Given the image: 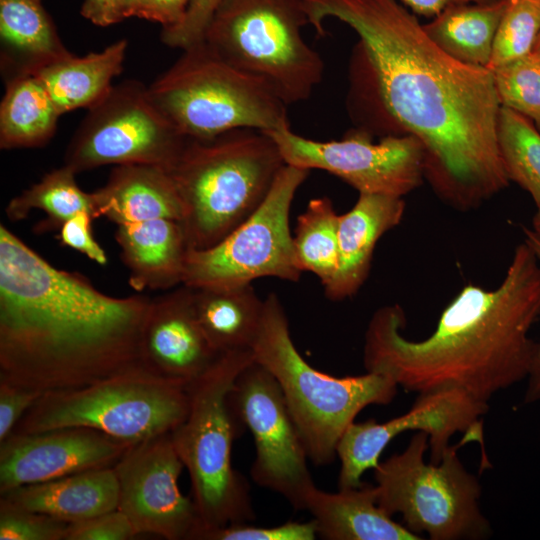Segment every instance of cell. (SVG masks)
<instances>
[{"label": "cell", "instance_id": "1", "mask_svg": "<svg viewBox=\"0 0 540 540\" xmlns=\"http://www.w3.org/2000/svg\"><path fill=\"white\" fill-rule=\"evenodd\" d=\"M302 3L318 35L329 17L357 33L388 115L422 143L424 176L445 203L472 210L508 186L490 69L447 54L397 0Z\"/></svg>", "mask_w": 540, "mask_h": 540}, {"label": "cell", "instance_id": "2", "mask_svg": "<svg viewBox=\"0 0 540 540\" xmlns=\"http://www.w3.org/2000/svg\"><path fill=\"white\" fill-rule=\"evenodd\" d=\"M150 298L109 296L0 225V381L43 393L141 366Z\"/></svg>", "mask_w": 540, "mask_h": 540}, {"label": "cell", "instance_id": "3", "mask_svg": "<svg viewBox=\"0 0 540 540\" xmlns=\"http://www.w3.org/2000/svg\"><path fill=\"white\" fill-rule=\"evenodd\" d=\"M538 318L540 263L524 240L495 289L466 285L422 340L403 335L406 316L399 304L376 310L364 336V366L409 392L455 388L488 403L526 380L540 347L530 337Z\"/></svg>", "mask_w": 540, "mask_h": 540}, {"label": "cell", "instance_id": "4", "mask_svg": "<svg viewBox=\"0 0 540 540\" xmlns=\"http://www.w3.org/2000/svg\"><path fill=\"white\" fill-rule=\"evenodd\" d=\"M286 165L273 137L236 128L212 138L186 139L167 168L183 205L190 249L214 246L265 200Z\"/></svg>", "mask_w": 540, "mask_h": 540}, {"label": "cell", "instance_id": "5", "mask_svg": "<svg viewBox=\"0 0 540 540\" xmlns=\"http://www.w3.org/2000/svg\"><path fill=\"white\" fill-rule=\"evenodd\" d=\"M252 353L279 384L309 460L318 466L334 460L340 437L365 407L389 404L399 387L381 372L335 377L312 367L297 350L285 310L273 293L264 299Z\"/></svg>", "mask_w": 540, "mask_h": 540}, {"label": "cell", "instance_id": "6", "mask_svg": "<svg viewBox=\"0 0 540 540\" xmlns=\"http://www.w3.org/2000/svg\"><path fill=\"white\" fill-rule=\"evenodd\" d=\"M252 361V350L225 353L205 374L187 385L189 409L171 432L188 470L200 536L255 519L249 484L232 466V445L244 431L229 401L239 373Z\"/></svg>", "mask_w": 540, "mask_h": 540}, {"label": "cell", "instance_id": "7", "mask_svg": "<svg viewBox=\"0 0 540 540\" xmlns=\"http://www.w3.org/2000/svg\"><path fill=\"white\" fill-rule=\"evenodd\" d=\"M147 89L155 106L188 138H212L236 128L271 132L290 127L288 105L205 41L183 49Z\"/></svg>", "mask_w": 540, "mask_h": 540}, {"label": "cell", "instance_id": "8", "mask_svg": "<svg viewBox=\"0 0 540 540\" xmlns=\"http://www.w3.org/2000/svg\"><path fill=\"white\" fill-rule=\"evenodd\" d=\"M307 24L302 0H223L203 41L289 106L307 100L324 74L321 56L303 38Z\"/></svg>", "mask_w": 540, "mask_h": 540}, {"label": "cell", "instance_id": "9", "mask_svg": "<svg viewBox=\"0 0 540 540\" xmlns=\"http://www.w3.org/2000/svg\"><path fill=\"white\" fill-rule=\"evenodd\" d=\"M466 441L450 445L438 463H426L429 436L416 431L406 448L379 462L374 470L378 505L400 514L414 533L432 540H479L491 534L480 505L481 485L458 456Z\"/></svg>", "mask_w": 540, "mask_h": 540}, {"label": "cell", "instance_id": "10", "mask_svg": "<svg viewBox=\"0 0 540 540\" xmlns=\"http://www.w3.org/2000/svg\"><path fill=\"white\" fill-rule=\"evenodd\" d=\"M188 409L187 386L139 366L80 388L44 393L12 433L87 427L134 444L172 432Z\"/></svg>", "mask_w": 540, "mask_h": 540}, {"label": "cell", "instance_id": "11", "mask_svg": "<svg viewBox=\"0 0 540 540\" xmlns=\"http://www.w3.org/2000/svg\"><path fill=\"white\" fill-rule=\"evenodd\" d=\"M310 170L286 164L261 205L214 246L190 249L183 284L192 288L232 287L264 277L298 281L289 215Z\"/></svg>", "mask_w": 540, "mask_h": 540}, {"label": "cell", "instance_id": "12", "mask_svg": "<svg viewBox=\"0 0 540 540\" xmlns=\"http://www.w3.org/2000/svg\"><path fill=\"white\" fill-rule=\"evenodd\" d=\"M186 139L155 106L146 86L126 80L88 108L67 147L64 165L77 174L110 164L169 168Z\"/></svg>", "mask_w": 540, "mask_h": 540}, {"label": "cell", "instance_id": "13", "mask_svg": "<svg viewBox=\"0 0 540 540\" xmlns=\"http://www.w3.org/2000/svg\"><path fill=\"white\" fill-rule=\"evenodd\" d=\"M286 164L333 174L359 194L401 197L418 188L424 176L425 151L413 135L393 134L373 142L357 129L340 140L317 141L290 127L268 132Z\"/></svg>", "mask_w": 540, "mask_h": 540}, {"label": "cell", "instance_id": "14", "mask_svg": "<svg viewBox=\"0 0 540 540\" xmlns=\"http://www.w3.org/2000/svg\"><path fill=\"white\" fill-rule=\"evenodd\" d=\"M229 401L254 439L253 481L280 494L295 509L305 510L315 484L305 445L276 379L254 360L237 376Z\"/></svg>", "mask_w": 540, "mask_h": 540}, {"label": "cell", "instance_id": "15", "mask_svg": "<svg viewBox=\"0 0 540 540\" xmlns=\"http://www.w3.org/2000/svg\"><path fill=\"white\" fill-rule=\"evenodd\" d=\"M488 403L462 390L444 388L418 394L410 409L389 421L353 422L340 437L336 456L340 460L339 489L361 486V477L374 469L387 445L406 431H423L429 436L431 462L438 463L456 433L482 440L481 417Z\"/></svg>", "mask_w": 540, "mask_h": 540}, {"label": "cell", "instance_id": "16", "mask_svg": "<svg viewBox=\"0 0 540 540\" xmlns=\"http://www.w3.org/2000/svg\"><path fill=\"white\" fill-rule=\"evenodd\" d=\"M119 486L118 509L138 535L196 540L200 519L178 479L184 468L171 432L132 444L113 466Z\"/></svg>", "mask_w": 540, "mask_h": 540}, {"label": "cell", "instance_id": "17", "mask_svg": "<svg viewBox=\"0 0 540 540\" xmlns=\"http://www.w3.org/2000/svg\"><path fill=\"white\" fill-rule=\"evenodd\" d=\"M131 445L87 427L12 433L0 443V494L24 485L114 466Z\"/></svg>", "mask_w": 540, "mask_h": 540}, {"label": "cell", "instance_id": "18", "mask_svg": "<svg viewBox=\"0 0 540 540\" xmlns=\"http://www.w3.org/2000/svg\"><path fill=\"white\" fill-rule=\"evenodd\" d=\"M139 355L147 371L184 386L221 358L223 354L212 346L196 318L189 287L180 285L150 300Z\"/></svg>", "mask_w": 540, "mask_h": 540}, {"label": "cell", "instance_id": "19", "mask_svg": "<svg viewBox=\"0 0 540 540\" xmlns=\"http://www.w3.org/2000/svg\"><path fill=\"white\" fill-rule=\"evenodd\" d=\"M406 205L401 197L359 194L354 206L339 215L338 267L324 286L333 301L355 295L366 281L379 239L400 224Z\"/></svg>", "mask_w": 540, "mask_h": 540}, {"label": "cell", "instance_id": "20", "mask_svg": "<svg viewBox=\"0 0 540 540\" xmlns=\"http://www.w3.org/2000/svg\"><path fill=\"white\" fill-rule=\"evenodd\" d=\"M115 240L134 290L169 291L183 284L190 247L180 221L162 218L118 224Z\"/></svg>", "mask_w": 540, "mask_h": 540}, {"label": "cell", "instance_id": "21", "mask_svg": "<svg viewBox=\"0 0 540 540\" xmlns=\"http://www.w3.org/2000/svg\"><path fill=\"white\" fill-rule=\"evenodd\" d=\"M92 198L94 217H105L116 225L162 218L181 222L183 217L176 185L161 165H116Z\"/></svg>", "mask_w": 540, "mask_h": 540}, {"label": "cell", "instance_id": "22", "mask_svg": "<svg viewBox=\"0 0 540 540\" xmlns=\"http://www.w3.org/2000/svg\"><path fill=\"white\" fill-rule=\"evenodd\" d=\"M0 495L10 504L71 524L118 509L119 486L110 466L20 486Z\"/></svg>", "mask_w": 540, "mask_h": 540}, {"label": "cell", "instance_id": "23", "mask_svg": "<svg viewBox=\"0 0 540 540\" xmlns=\"http://www.w3.org/2000/svg\"><path fill=\"white\" fill-rule=\"evenodd\" d=\"M305 510L326 540H422L405 525L392 519L377 503L375 486L363 483L356 488L329 493L316 486L308 493Z\"/></svg>", "mask_w": 540, "mask_h": 540}, {"label": "cell", "instance_id": "24", "mask_svg": "<svg viewBox=\"0 0 540 540\" xmlns=\"http://www.w3.org/2000/svg\"><path fill=\"white\" fill-rule=\"evenodd\" d=\"M0 38L6 80L33 74L71 55L37 0H0Z\"/></svg>", "mask_w": 540, "mask_h": 540}, {"label": "cell", "instance_id": "25", "mask_svg": "<svg viewBox=\"0 0 540 540\" xmlns=\"http://www.w3.org/2000/svg\"><path fill=\"white\" fill-rule=\"evenodd\" d=\"M189 288L196 318L218 352L252 350L264 312L252 284Z\"/></svg>", "mask_w": 540, "mask_h": 540}, {"label": "cell", "instance_id": "26", "mask_svg": "<svg viewBox=\"0 0 540 540\" xmlns=\"http://www.w3.org/2000/svg\"><path fill=\"white\" fill-rule=\"evenodd\" d=\"M127 46V41L120 39L83 57L71 54L32 75L43 83L61 115L90 108L108 93L113 79L122 72Z\"/></svg>", "mask_w": 540, "mask_h": 540}, {"label": "cell", "instance_id": "27", "mask_svg": "<svg viewBox=\"0 0 540 540\" xmlns=\"http://www.w3.org/2000/svg\"><path fill=\"white\" fill-rule=\"evenodd\" d=\"M508 0L454 3L423 25L443 51L470 65L487 67L495 34Z\"/></svg>", "mask_w": 540, "mask_h": 540}, {"label": "cell", "instance_id": "28", "mask_svg": "<svg viewBox=\"0 0 540 540\" xmlns=\"http://www.w3.org/2000/svg\"><path fill=\"white\" fill-rule=\"evenodd\" d=\"M60 116L49 92L35 75L6 80L0 105L1 149L45 145L53 137Z\"/></svg>", "mask_w": 540, "mask_h": 540}, {"label": "cell", "instance_id": "29", "mask_svg": "<svg viewBox=\"0 0 540 540\" xmlns=\"http://www.w3.org/2000/svg\"><path fill=\"white\" fill-rule=\"evenodd\" d=\"M76 174L67 165L50 171L39 182L9 201L5 208L6 216L16 222L25 219L32 210H41L46 214V219L37 230L44 232L59 230L65 221L79 212L86 211L93 215L92 193L84 192L79 187Z\"/></svg>", "mask_w": 540, "mask_h": 540}, {"label": "cell", "instance_id": "30", "mask_svg": "<svg viewBox=\"0 0 540 540\" xmlns=\"http://www.w3.org/2000/svg\"><path fill=\"white\" fill-rule=\"evenodd\" d=\"M339 215L327 197L312 199L299 215L293 236L297 268L316 275L323 287L338 267Z\"/></svg>", "mask_w": 540, "mask_h": 540}, {"label": "cell", "instance_id": "31", "mask_svg": "<svg viewBox=\"0 0 540 540\" xmlns=\"http://www.w3.org/2000/svg\"><path fill=\"white\" fill-rule=\"evenodd\" d=\"M497 141L509 180L529 193L540 208V133L530 119L501 106Z\"/></svg>", "mask_w": 540, "mask_h": 540}, {"label": "cell", "instance_id": "32", "mask_svg": "<svg viewBox=\"0 0 540 540\" xmlns=\"http://www.w3.org/2000/svg\"><path fill=\"white\" fill-rule=\"evenodd\" d=\"M540 34V0H508L487 68L493 70L534 50Z\"/></svg>", "mask_w": 540, "mask_h": 540}, {"label": "cell", "instance_id": "33", "mask_svg": "<svg viewBox=\"0 0 540 540\" xmlns=\"http://www.w3.org/2000/svg\"><path fill=\"white\" fill-rule=\"evenodd\" d=\"M501 106L534 122L540 129V53H531L491 70Z\"/></svg>", "mask_w": 540, "mask_h": 540}, {"label": "cell", "instance_id": "34", "mask_svg": "<svg viewBox=\"0 0 540 540\" xmlns=\"http://www.w3.org/2000/svg\"><path fill=\"white\" fill-rule=\"evenodd\" d=\"M69 524L0 499V540H65Z\"/></svg>", "mask_w": 540, "mask_h": 540}, {"label": "cell", "instance_id": "35", "mask_svg": "<svg viewBox=\"0 0 540 540\" xmlns=\"http://www.w3.org/2000/svg\"><path fill=\"white\" fill-rule=\"evenodd\" d=\"M317 537V526L312 519L302 523L289 521L272 527L250 523L231 524L207 531L199 540H314Z\"/></svg>", "mask_w": 540, "mask_h": 540}, {"label": "cell", "instance_id": "36", "mask_svg": "<svg viewBox=\"0 0 540 540\" xmlns=\"http://www.w3.org/2000/svg\"><path fill=\"white\" fill-rule=\"evenodd\" d=\"M223 0H191L184 19L176 26L163 28L162 42L186 49L204 40L207 28Z\"/></svg>", "mask_w": 540, "mask_h": 540}, {"label": "cell", "instance_id": "37", "mask_svg": "<svg viewBox=\"0 0 540 540\" xmlns=\"http://www.w3.org/2000/svg\"><path fill=\"white\" fill-rule=\"evenodd\" d=\"M138 536L127 516L115 509L71 523L65 540H129Z\"/></svg>", "mask_w": 540, "mask_h": 540}, {"label": "cell", "instance_id": "38", "mask_svg": "<svg viewBox=\"0 0 540 540\" xmlns=\"http://www.w3.org/2000/svg\"><path fill=\"white\" fill-rule=\"evenodd\" d=\"M93 215L82 211L65 221L59 229V242L62 246L72 248L90 260L105 265L107 256L92 234Z\"/></svg>", "mask_w": 540, "mask_h": 540}, {"label": "cell", "instance_id": "39", "mask_svg": "<svg viewBox=\"0 0 540 540\" xmlns=\"http://www.w3.org/2000/svg\"><path fill=\"white\" fill-rule=\"evenodd\" d=\"M43 394L0 381V443L12 434L21 418Z\"/></svg>", "mask_w": 540, "mask_h": 540}, {"label": "cell", "instance_id": "40", "mask_svg": "<svg viewBox=\"0 0 540 540\" xmlns=\"http://www.w3.org/2000/svg\"><path fill=\"white\" fill-rule=\"evenodd\" d=\"M191 0H149L143 19L169 28L178 25L185 17Z\"/></svg>", "mask_w": 540, "mask_h": 540}, {"label": "cell", "instance_id": "41", "mask_svg": "<svg viewBox=\"0 0 540 540\" xmlns=\"http://www.w3.org/2000/svg\"><path fill=\"white\" fill-rule=\"evenodd\" d=\"M80 14L94 25L101 27L126 19L121 0H83Z\"/></svg>", "mask_w": 540, "mask_h": 540}, {"label": "cell", "instance_id": "42", "mask_svg": "<svg viewBox=\"0 0 540 540\" xmlns=\"http://www.w3.org/2000/svg\"><path fill=\"white\" fill-rule=\"evenodd\" d=\"M523 232L524 240L529 244L540 263V236L532 229L524 228ZM526 381L524 402L529 404L540 401V347L535 355Z\"/></svg>", "mask_w": 540, "mask_h": 540}, {"label": "cell", "instance_id": "43", "mask_svg": "<svg viewBox=\"0 0 540 540\" xmlns=\"http://www.w3.org/2000/svg\"><path fill=\"white\" fill-rule=\"evenodd\" d=\"M404 6L410 8L413 13L425 17H435L446 7L454 3H462L460 0H400Z\"/></svg>", "mask_w": 540, "mask_h": 540}, {"label": "cell", "instance_id": "44", "mask_svg": "<svg viewBox=\"0 0 540 540\" xmlns=\"http://www.w3.org/2000/svg\"><path fill=\"white\" fill-rule=\"evenodd\" d=\"M148 1L149 0H121L125 17H138L143 19Z\"/></svg>", "mask_w": 540, "mask_h": 540}, {"label": "cell", "instance_id": "45", "mask_svg": "<svg viewBox=\"0 0 540 540\" xmlns=\"http://www.w3.org/2000/svg\"><path fill=\"white\" fill-rule=\"evenodd\" d=\"M532 230L540 236V208H537L532 218Z\"/></svg>", "mask_w": 540, "mask_h": 540}, {"label": "cell", "instance_id": "46", "mask_svg": "<svg viewBox=\"0 0 540 540\" xmlns=\"http://www.w3.org/2000/svg\"><path fill=\"white\" fill-rule=\"evenodd\" d=\"M462 3H490L500 0H460Z\"/></svg>", "mask_w": 540, "mask_h": 540}, {"label": "cell", "instance_id": "47", "mask_svg": "<svg viewBox=\"0 0 540 540\" xmlns=\"http://www.w3.org/2000/svg\"><path fill=\"white\" fill-rule=\"evenodd\" d=\"M533 51H536V52L540 53V34L538 36V39L536 41V44H535V47H534Z\"/></svg>", "mask_w": 540, "mask_h": 540}, {"label": "cell", "instance_id": "48", "mask_svg": "<svg viewBox=\"0 0 540 540\" xmlns=\"http://www.w3.org/2000/svg\"><path fill=\"white\" fill-rule=\"evenodd\" d=\"M37 1H40V2H41V0H37Z\"/></svg>", "mask_w": 540, "mask_h": 540}]
</instances>
